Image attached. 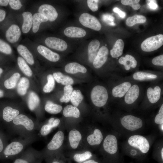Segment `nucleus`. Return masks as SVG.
<instances>
[{
  "label": "nucleus",
  "mask_w": 163,
  "mask_h": 163,
  "mask_svg": "<svg viewBox=\"0 0 163 163\" xmlns=\"http://www.w3.org/2000/svg\"><path fill=\"white\" fill-rule=\"evenodd\" d=\"M108 55V48L104 46H101L93 62L94 67L97 69L101 67L106 62Z\"/></svg>",
  "instance_id": "nucleus-16"
},
{
  "label": "nucleus",
  "mask_w": 163,
  "mask_h": 163,
  "mask_svg": "<svg viewBox=\"0 0 163 163\" xmlns=\"http://www.w3.org/2000/svg\"><path fill=\"white\" fill-rule=\"evenodd\" d=\"M162 74L143 71H137L125 78L136 82H158L162 78Z\"/></svg>",
  "instance_id": "nucleus-12"
},
{
  "label": "nucleus",
  "mask_w": 163,
  "mask_h": 163,
  "mask_svg": "<svg viewBox=\"0 0 163 163\" xmlns=\"http://www.w3.org/2000/svg\"></svg>",
  "instance_id": "nucleus-63"
},
{
  "label": "nucleus",
  "mask_w": 163,
  "mask_h": 163,
  "mask_svg": "<svg viewBox=\"0 0 163 163\" xmlns=\"http://www.w3.org/2000/svg\"><path fill=\"white\" fill-rule=\"evenodd\" d=\"M123 147L125 152L131 156L137 158L143 155L138 150L129 146L126 143Z\"/></svg>",
  "instance_id": "nucleus-43"
},
{
  "label": "nucleus",
  "mask_w": 163,
  "mask_h": 163,
  "mask_svg": "<svg viewBox=\"0 0 163 163\" xmlns=\"http://www.w3.org/2000/svg\"><path fill=\"white\" fill-rule=\"evenodd\" d=\"M101 147V153L105 162H112L119 153L117 134L112 133L106 135L104 139Z\"/></svg>",
  "instance_id": "nucleus-6"
},
{
  "label": "nucleus",
  "mask_w": 163,
  "mask_h": 163,
  "mask_svg": "<svg viewBox=\"0 0 163 163\" xmlns=\"http://www.w3.org/2000/svg\"><path fill=\"white\" fill-rule=\"evenodd\" d=\"M3 72V70L2 69V68H0V76L2 73Z\"/></svg>",
  "instance_id": "nucleus-62"
},
{
  "label": "nucleus",
  "mask_w": 163,
  "mask_h": 163,
  "mask_svg": "<svg viewBox=\"0 0 163 163\" xmlns=\"http://www.w3.org/2000/svg\"><path fill=\"white\" fill-rule=\"evenodd\" d=\"M8 144L7 137L3 132L0 131V154L2 153Z\"/></svg>",
  "instance_id": "nucleus-49"
},
{
  "label": "nucleus",
  "mask_w": 163,
  "mask_h": 163,
  "mask_svg": "<svg viewBox=\"0 0 163 163\" xmlns=\"http://www.w3.org/2000/svg\"><path fill=\"white\" fill-rule=\"evenodd\" d=\"M21 35V30L19 27L17 25L13 24L6 31L5 37L8 42L13 43L18 40Z\"/></svg>",
  "instance_id": "nucleus-21"
},
{
  "label": "nucleus",
  "mask_w": 163,
  "mask_h": 163,
  "mask_svg": "<svg viewBox=\"0 0 163 163\" xmlns=\"http://www.w3.org/2000/svg\"><path fill=\"white\" fill-rule=\"evenodd\" d=\"M126 143L138 150L143 155L148 152L151 145L148 138L139 134L129 136Z\"/></svg>",
  "instance_id": "nucleus-7"
},
{
  "label": "nucleus",
  "mask_w": 163,
  "mask_h": 163,
  "mask_svg": "<svg viewBox=\"0 0 163 163\" xmlns=\"http://www.w3.org/2000/svg\"><path fill=\"white\" fill-rule=\"evenodd\" d=\"M6 12L3 10L0 9V22L3 21L6 16Z\"/></svg>",
  "instance_id": "nucleus-58"
},
{
  "label": "nucleus",
  "mask_w": 163,
  "mask_h": 163,
  "mask_svg": "<svg viewBox=\"0 0 163 163\" xmlns=\"http://www.w3.org/2000/svg\"><path fill=\"white\" fill-rule=\"evenodd\" d=\"M163 44V35L159 34L148 38L142 43L141 47L145 52H150L158 49Z\"/></svg>",
  "instance_id": "nucleus-13"
},
{
  "label": "nucleus",
  "mask_w": 163,
  "mask_h": 163,
  "mask_svg": "<svg viewBox=\"0 0 163 163\" xmlns=\"http://www.w3.org/2000/svg\"><path fill=\"white\" fill-rule=\"evenodd\" d=\"M53 77L58 83H60L63 85H71L74 83V80L72 78L64 75L60 72L54 73Z\"/></svg>",
  "instance_id": "nucleus-32"
},
{
  "label": "nucleus",
  "mask_w": 163,
  "mask_h": 163,
  "mask_svg": "<svg viewBox=\"0 0 163 163\" xmlns=\"http://www.w3.org/2000/svg\"><path fill=\"white\" fill-rule=\"evenodd\" d=\"M113 11L115 13H117L120 17L122 18H124L126 16V14L124 12L117 7L114 8Z\"/></svg>",
  "instance_id": "nucleus-56"
},
{
  "label": "nucleus",
  "mask_w": 163,
  "mask_h": 163,
  "mask_svg": "<svg viewBox=\"0 0 163 163\" xmlns=\"http://www.w3.org/2000/svg\"><path fill=\"white\" fill-rule=\"evenodd\" d=\"M4 95V91L0 89V97H3Z\"/></svg>",
  "instance_id": "nucleus-61"
},
{
  "label": "nucleus",
  "mask_w": 163,
  "mask_h": 163,
  "mask_svg": "<svg viewBox=\"0 0 163 163\" xmlns=\"http://www.w3.org/2000/svg\"><path fill=\"white\" fill-rule=\"evenodd\" d=\"M17 50L18 53L29 64L31 65L34 64L33 56L27 47L23 45H20L17 47Z\"/></svg>",
  "instance_id": "nucleus-29"
},
{
  "label": "nucleus",
  "mask_w": 163,
  "mask_h": 163,
  "mask_svg": "<svg viewBox=\"0 0 163 163\" xmlns=\"http://www.w3.org/2000/svg\"><path fill=\"white\" fill-rule=\"evenodd\" d=\"M118 62L120 64L123 65L126 71H129L131 68H135L138 64V62L135 58L129 54H126L125 56L120 57Z\"/></svg>",
  "instance_id": "nucleus-24"
},
{
  "label": "nucleus",
  "mask_w": 163,
  "mask_h": 163,
  "mask_svg": "<svg viewBox=\"0 0 163 163\" xmlns=\"http://www.w3.org/2000/svg\"><path fill=\"white\" fill-rule=\"evenodd\" d=\"M47 18L39 13H35L33 16L32 31L34 33L37 32L39 28L41 23L47 21Z\"/></svg>",
  "instance_id": "nucleus-30"
},
{
  "label": "nucleus",
  "mask_w": 163,
  "mask_h": 163,
  "mask_svg": "<svg viewBox=\"0 0 163 163\" xmlns=\"http://www.w3.org/2000/svg\"><path fill=\"white\" fill-rule=\"evenodd\" d=\"M45 43L50 48L59 51H65L68 47L65 41L56 37H48L45 39Z\"/></svg>",
  "instance_id": "nucleus-15"
},
{
  "label": "nucleus",
  "mask_w": 163,
  "mask_h": 163,
  "mask_svg": "<svg viewBox=\"0 0 163 163\" xmlns=\"http://www.w3.org/2000/svg\"><path fill=\"white\" fill-rule=\"evenodd\" d=\"M80 23L84 27L96 31L100 30L101 24L94 16L87 13L82 14L79 18Z\"/></svg>",
  "instance_id": "nucleus-14"
},
{
  "label": "nucleus",
  "mask_w": 163,
  "mask_h": 163,
  "mask_svg": "<svg viewBox=\"0 0 163 163\" xmlns=\"http://www.w3.org/2000/svg\"><path fill=\"white\" fill-rule=\"evenodd\" d=\"M35 136L24 137L13 140L8 143L2 153L0 154V159H14L21 154L26 147L36 139Z\"/></svg>",
  "instance_id": "nucleus-5"
},
{
  "label": "nucleus",
  "mask_w": 163,
  "mask_h": 163,
  "mask_svg": "<svg viewBox=\"0 0 163 163\" xmlns=\"http://www.w3.org/2000/svg\"><path fill=\"white\" fill-rule=\"evenodd\" d=\"M39 13L46 16L48 21H53L58 16V13L56 9L52 5L44 4L40 6L38 9Z\"/></svg>",
  "instance_id": "nucleus-17"
},
{
  "label": "nucleus",
  "mask_w": 163,
  "mask_h": 163,
  "mask_svg": "<svg viewBox=\"0 0 163 163\" xmlns=\"http://www.w3.org/2000/svg\"><path fill=\"white\" fill-rule=\"evenodd\" d=\"M20 77L19 73L17 72L14 73L10 78L5 81L4 82V86L7 89L14 88L16 86Z\"/></svg>",
  "instance_id": "nucleus-39"
},
{
  "label": "nucleus",
  "mask_w": 163,
  "mask_h": 163,
  "mask_svg": "<svg viewBox=\"0 0 163 163\" xmlns=\"http://www.w3.org/2000/svg\"><path fill=\"white\" fill-rule=\"evenodd\" d=\"M0 51L6 54H10L12 53V49L9 44L1 39H0Z\"/></svg>",
  "instance_id": "nucleus-48"
},
{
  "label": "nucleus",
  "mask_w": 163,
  "mask_h": 163,
  "mask_svg": "<svg viewBox=\"0 0 163 163\" xmlns=\"http://www.w3.org/2000/svg\"><path fill=\"white\" fill-rule=\"evenodd\" d=\"M17 60L18 65L23 73L29 77L31 76L32 75V71L24 60L22 58L19 57Z\"/></svg>",
  "instance_id": "nucleus-41"
},
{
  "label": "nucleus",
  "mask_w": 163,
  "mask_h": 163,
  "mask_svg": "<svg viewBox=\"0 0 163 163\" xmlns=\"http://www.w3.org/2000/svg\"><path fill=\"white\" fill-rule=\"evenodd\" d=\"M83 99V96L79 90L72 91L70 100L72 104L75 107H78Z\"/></svg>",
  "instance_id": "nucleus-42"
},
{
  "label": "nucleus",
  "mask_w": 163,
  "mask_h": 163,
  "mask_svg": "<svg viewBox=\"0 0 163 163\" xmlns=\"http://www.w3.org/2000/svg\"><path fill=\"white\" fill-rule=\"evenodd\" d=\"M146 1L148 2L147 4L150 9L155 10L157 8L158 6L155 0H147Z\"/></svg>",
  "instance_id": "nucleus-55"
},
{
  "label": "nucleus",
  "mask_w": 163,
  "mask_h": 163,
  "mask_svg": "<svg viewBox=\"0 0 163 163\" xmlns=\"http://www.w3.org/2000/svg\"><path fill=\"white\" fill-rule=\"evenodd\" d=\"M112 122L117 132L129 136L138 134L145 125V120L142 118L128 113H115Z\"/></svg>",
  "instance_id": "nucleus-1"
},
{
  "label": "nucleus",
  "mask_w": 163,
  "mask_h": 163,
  "mask_svg": "<svg viewBox=\"0 0 163 163\" xmlns=\"http://www.w3.org/2000/svg\"><path fill=\"white\" fill-rule=\"evenodd\" d=\"M139 1V0H122L121 2L123 5H129L134 9L137 10L141 7L140 5L138 3Z\"/></svg>",
  "instance_id": "nucleus-47"
},
{
  "label": "nucleus",
  "mask_w": 163,
  "mask_h": 163,
  "mask_svg": "<svg viewBox=\"0 0 163 163\" xmlns=\"http://www.w3.org/2000/svg\"><path fill=\"white\" fill-rule=\"evenodd\" d=\"M104 137L102 132L98 128H95L87 138L88 144L92 146H98L101 144Z\"/></svg>",
  "instance_id": "nucleus-18"
},
{
  "label": "nucleus",
  "mask_w": 163,
  "mask_h": 163,
  "mask_svg": "<svg viewBox=\"0 0 163 163\" xmlns=\"http://www.w3.org/2000/svg\"><path fill=\"white\" fill-rule=\"evenodd\" d=\"M162 84L158 82H152L145 91L140 105L141 109L148 110L159 106L162 103Z\"/></svg>",
  "instance_id": "nucleus-3"
},
{
  "label": "nucleus",
  "mask_w": 163,
  "mask_h": 163,
  "mask_svg": "<svg viewBox=\"0 0 163 163\" xmlns=\"http://www.w3.org/2000/svg\"><path fill=\"white\" fill-rule=\"evenodd\" d=\"M155 125L157 126L160 131L163 132V104L162 103L159 106V107L157 113L154 118Z\"/></svg>",
  "instance_id": "nucleus-35"
},
{
  "label": "nucleus",
  "mask_w": 163,
  "mask_h": 163,
  "mask_svg": "<svg viewBox=\"0 0 163 163\" xmlns=\"http://www.w3.org/2000/svg\"><path fill=\"white\" fill-rule=\"evenodd\" d=\"M47 82L43 88V90L45 93H49L53 91L55 87V82L53 76L49 74L47 77Z\"/></svg>",
  "instance_id": "nucleus-45"
},
{
  "label": "nucleus",
  "mask_w": 163,
  "mask_h": 163,
  "mask_svg": "<svg viewBox=\"0 0 163 163\" xmlns=\"http://www.w3.org/2000/svg\"><path fill=\"white\" fill-rule=\"evenodd\" d=\"M64 135L61 130H59L54 135L51 141L48 144L45 149L41 152L45 156L58 152L63 143Z\"/></svg>",
  "instance_id": "nucleus-10"
},
{
  "label": "nucleus",
  "mask_w": 163,
  "mask_h": 163,
  "mask_svg": "<svg viewBox=\"0 0 163 163\" xmlns=\"http://www.w3.org/2000/svg\"><path fill=\"white\" fill-rule=\"evenodd\" d=\"M80 112L77 107L71 105L66 106L63 110V115L66 117L78 118L80 115Z\"/></svg>",
  "instance_id": "nucleus-34"
},
{
  "label": "nucleus",
  "mask_w": 163,
  "mask_h": 163,
  "mask_svg": "<svg viewBox=\"0 0 163 163\" xmlns=\"http://www.w3.org/2000/svg\"><path fill=\"white\" fill-rule=\"evenodd\" d=\"M82 163H101L97 160L95 157L90 159Z\"/></svg>",
  "instance_id": "nucleus-57"
},
{
  "label": "nucleus",
  "mask_w": 163,
  "mask_h": 163,
  "mask_svg": "<svg viewBox=\"0 0 163 163\" xmlns=\"http://www.w3.org/2000/svg\"><path fill=\"white\" fill-rule=\"evenodd\" d=\"M29 85V81L27 78L26 77L21 78L17 86V91L18 94L21 95L25 94Z\"/></svg>",
  "instance_id": "nucleus-37"
},
{
  "label": "nucleus",
  "mask_w": 163,
  "mask_h": 163,
  "mask_svg": "<svg viewBox=\"0 0 163 163\" xmlns=\"http://www.w3.org/2000/svg\"><path fill=\"white\" fill-rule=\"evenodd\" d=\"M91 99L96 107H104L106 104L108 99V93L107 89L102 85L95 86L91 92Z\"/></svg>",
  "instance_id": "nucleus-9"
},
{
  "label": "nucleus",
  "mask_w": 163,
  "mask_h": 163,
  "mask_svg": "<svg viewBox=\"0 0 163 163\" xmlns=\"http://www.w3.org/2000/svg\"><path fill=\"white\" fill-rule=\"evenodd\" d=\"M23 23L22 26V30L24 33L29 32L32 25L33 16L32 14L28 11L24 12L22 13Z\"/></svg>",
  "instance_id": "nucleus-28"
},
{
  "label": "nucleus",
  "mask_w": 163,
  "mask_h": 163,
  "mask_svg": "<svg viewBox=\"0 0 163 163\" xmlns=\"http://www.w3.org/2000/svg\"><path fill=\"white\" fill-rule=\"evenodd\" d=\"M99 0H87L88 6L89 8L92 11H96L98 10V3Z\"/></svg>",
  "instance_id": "nucleus-51"
},
{
  "label": "nucleus",
  "mask_w": 163,
  "mask_h": 163,
  "mask_svg": "<svg viewBox=\"0 0 163 163\" xmlns=\"http://www.w3.org/2000/svg\"><path fill=\"white\" fill-rule=\"evenodd\" d=\"M38 52L48 60L53 62L59 61L60 57L58 53L54 52L47 47L41 45L37 47Z\"/></svg>",
  "instance_id": "nucleus-23"
},
{
  "label": "nucleus",
  "mask_w": 163,
  "mask_h": 163,
  "mask_svg": "<svg viewBox=\"0 0 163 163\" xmlns=\"http://www.w3.org/2000/svg\"><path fill=\"white\" fill-rule=\"evenodd\" d=\"M52 123H50L48 122L47 123L43 125L40 127V133L43 136H45L48 135L51 131L52 129L54 128Z\"/></svg>",
  "instance_id": "nucleus-46"
},
{
  "label": "nucleus",
  "mask_w": 163,
  "mask_h": 163,
  "mask_svg": "<svg viewBox=\"0 0 163 163\" xmlns=\"http://www.w3.org/2000/svg\"><path fill=\"white\" fill-rule=\"evenodd\" d=\"M20 112L17 109H14L10 106H6L3 109L2 118L3 120L8 125L19 114Z\"/></svg>",
  "instance_id": "nucleus-20"
},
{
  "label": "nucleus",
  "mask_w": 163,
  "mask_h": 163,
  "mask_svg": "<svg viewBox=\"0 0 163 163\" xmlns=\"http://www.w3.org/2000/svg\"><path fill=\"white\" fill-rule=\"evenodd\" d=\"M73 89V88L71 85L65 86L64 88V94L60 98V101L62 102H68L70 101Z\"/></svg>",
  "instance_id": "nucleus-44"
},
{
  "label": "nucleus",
  "mask_w": 163,
  "mask_h": 163,
  "mask_svg": "<svg viewBox=\"0 0 163 163\" xmlns=\"http://www.w3.org/2000/svg\"><path fill=\"white\" fill-rule=\"evenodd\" d=\"M44 109L46 112L50 113L56 114L59 113L61 111L62 107L60 105L48 101L45 106Z\"/></svg>",
  "instance_id": "nucleus-40"
},
{
  "label": "nucleus",
  "mask_w": 163,
  "mask_h": 163,
  "mask_svg": "<svg viewBox=\"0 0 163 163\" xmlns=\"http://www.w3.org/2000/svg\"><path fill=\"white\" fill-rule=\"evenodd\" d=\"M44 159L46 163H66L64 156L59 152L45 156Z\"/></svg>",
  "instance_id": "nucleus-33"
},
{
  "label": "nucleus",
  "mask_w": 163,
  "mask_h": 163,
  "mask_svg": "<svg viewBox=\"0 0 163 163\" xmlns=\"http://www.w3.org/2000/svg\"><path fill=\"white\" fill-rule=\"evenodd\" d=\"M9 0H0V5L2 6H6L8 4Z\"/></svg>",
  "instance_id": "nucleus-60"
},
{
  "label": "nucleus",
  "mask_w": 163,
  "mask_h": 163,
  "mask_svg": "<svg viewBox=\"0 0 163 163\" xmlns=\"http://www.w3.org/2000/svg\"><path fill=\"white\" fill-rule=\"evenodd\" d=\"M7 126L10 131L22 137H27L34 136V132L39 125L27 116L19 114Z\"/></svg>",
  "instance_id": "nucleus-4"
},
{
  "label": "nucleus",
  "mask_w": 163,
  "mask_h": 163,
  "mask_svg": "<svg viewBox=\"0 0 163 163\" xmlns=\"http://www.w3.org/2000/svg\"><path fill=\"white\" fill-rule=\"evenodd\" d=\"M153 64L155 66H163V55L161 54L155 57L152 61Z\"/></svg>",
  "instance_id": "nucleus-53"
},
{
  "label": "nucleus",
  "mask_w": 163,
  "mask_h": 163,
  "mask_svg": "<svg viewBox=\"0 0 163 163\" xmlns=\"http://www.w3.org/2000/svg\"><path fill=\"white\" fill-rule=\"evenodd\" d=\"M64 35L71 38H81L85 37L86 32L83 28L75 26H69L64 30Z\"/></svg>",
  "instance_id": "nucleus-19"
},
{
  "label": "nucleus",
  "mask_w": 163,
  "mask_h": 163,
  "mask_svg": "<svg viewBox=\"0 0 163 163\" xmlns=\"http://www.w3.org/2000/svg\"><path fill=\"white\" fill-rule=\"evenodd\" d=\"M146 21V18L142 15H135L128 18L126 20V25L129 27H132L139 23H145Z\"/></svg>",
  "instance_id": "nucleus-38"
},
{
  "label": "nucleus",
  "mask_w": 163,
  "mask_h": 163,
  "mask_svg": "<svg viewBox=\"0 0 163 163\" xmlns=\"http://www.w3.org/2000/svg\"><path fill=\"white\" fill-rule=\"evenodd\" d=\"M103 20L110 26H115L116 24L114 23V18L109 14H104L103 16Z\"/></svg>",
  "instance_id": "nucleus-52"
},
{
  "label": "nucleus",
  "mask_w": 163,
  "mask_h": 163,
  "mask_svg": "<svg viewBox=\"0 0 163 163\" xmlns=\"http://www.w3.org/2000/svg\"><path fill=\"white\" fill-rule=\"evenodd\" d=\"M144 92L142 84L135 82L123 97L118 102L119 106L123 110L130 112L136 108L140 101H142Z\"/></svg>",
  "instance_id": "nucleus-2"
},
{
  "label": "nucleus",
  "mask_w": 163,
  "mask_h": 163,
  "mask_svg": "<svg viewBox=\"0 0 163 163\" xmlns=\"http://www.w3.org/2000/svg\"><path fill=\"white\" fill-rule=\"evenodd\" d=\"M66 72L70 74H75L80 72L85 73L87 72L86 68L76 62H72L67 64L65 66Z\"/></svg>",
  "instance_id": "nucleus-27"
},
{
  "label": "nucleus",
  "mask_w": 163,
  "mask_h": 163,
  "mask_svg": "<svg viewBox=\"0 0 163 163\" xmlns=\"http://www.w3.org/2000/svg\"><path fill=\"white\" fill-rule=\"evenodd\" d=\"M117 81L113 87L111 94L115 101H118V102L123 97L135 82L126 78Z\"/></svg>",
  "instance_id": "nucleus-11"
},
{
  "label": "nucleus",
  "mask_w": 163,
  "mask_h": 163,
  "mask_svg": "<svg viewBox=\"0 0 163 163\" xmlns=\"http://www.w3.org/2000/svg\"><path fill=\"white\" fill-rule=\"evenodd\" d=\"M82 138L81 133L77 129H74L69 131V141L70 145L72 149H75L78 147Z\"/></svg>",
  "instance_id": "nucleus-22"
},
{
  "label": "nucleus",
  "mask_w": 163,
  "mask_h": 163,
  "mask_svg": "<svg viewBox=\"0 0 163 163\" xmlns=\"http://www.w3.org/2000/svg\"><path fill=\"white\" fill-rule=\"evenodd\" d=\"M154 152L157 153L158 156L160 158L162 162L163 161V146L162 142H158L157 143L154 147Z\"/></svg>",
  "instance_id": "nucleus-50"
},
{
  "label": "nucleus",
  "mask_w": 163,
  "mask_h": 163,
  "mask_svg": "<svg viewBox=\"0 0 163 163\" xmlns=\"http://www.w3.org/2000/svg\"><path fill=\"white\" fill-rule=\"evenodd\" d=\"M124 46L123 41L121 39L117 40L113 48L110 50V54L113 58L117 59L123 53Z\"/></svg>",
  "instance_id": "nucleus-31"
},
{
  "label": "nucleus",
  "mask_w": 163,
  "mask_h": 163,
  "mask_svg": "<svg viewBox=\"0 0 163 163\" xmlns=\"http://www.w3.org/2000/svg\"><path fill=\"white\" fill-rule=\"evenodd\" d=\"M60 123V120L59 119L57 118L55 119L52 123L54 128H55L58 126Z\"/></svg>",
  "instance_id": "nucleus-59"
},
{
  "label": "nucleus",
  "mask_w": 163,
  "mask_h": 163,
  "mask_svg": "<svg viewBox=\"0 0 163 163\" xmlns=\"http://www.w3.org/2000/svg\"><path fill=\"white\" fill-rule=\"evenodd\" d=\"M100 43L97 39L91 41L88 47V57L89 61L93 62L99 50Z\"/></svg>",
  "instance_id": "nucleus-25"
},
{
  "label": "nucleus",
  "mask_w": 163,
  "mask_h": 163,
  "mask_svg": "<svg viewBox=\"0 0 163 163\" xmlns=\"http://www.w3.org/2000/svg\"><path fill=\"white\" fill-rule=\"evenodd\" d=\"M69 157L77 163H82L94 157L91 152L89 151L75 153L71 155Z\"/></svg>",
  "instance_id": "nucleus-26"
},
{
  "label": "nucleus",
  "mask_w": 163,
  "mask_h": 163,
  "mask_svg": "<svg viewBox=\"0 0 163 163\" xmlns=\"http://www.w3.org/2000/svg\"><path fill=\"white\" fill-rule=\"evenodd\" d=\"M9 4L11 7L13 9L18 10L21 8L22 5L19 0H9Z\"/></svg>",
  "instance_id": "nucleus-54"
},
{
  "label": "nucleus",
  "mask_w": 163,
  "mask_h": 163,
  "mask_svg": "<svg viewBox=\"0 0 163 163\" xmlns=\"http://www.w3.org/2000/svg\"><path fill=\"white\" fill-rule=\"evenodd\" d=\"M43 159L44 156L41 152L29 147L14 159L12 163H41Z\"/></svg>",
  "instance_id": "nucleus-8"
},
{
  "label": "nucleus",
  "mask_w": 163,
  "mask_h": 163,
  "mask_svg": "<svg viewBox=\"0 0 163 163\" xmlns=\"http://www.w3.org/2000/svg\"><path fill=\"white\" fill-rule=\"evenodd\" d=\"M40 102L38 96L34 92H30L27 101L28 106L31 111H34L37 107Z\"/></svg>",
  "instance_id": "nucleus-36"
}]
</instances>
